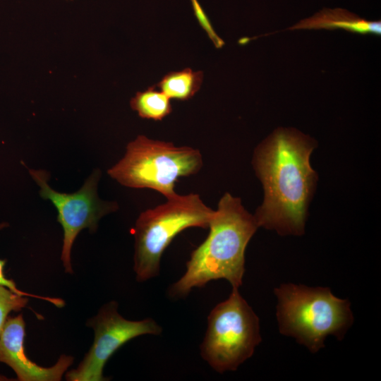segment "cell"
<instances>
[{
	"mask_svg": "<svg viewBox=\"0 0 381 381\" xmlns=\"http://www.w3.org/2000/svg\"><path fill=\"white\" fill-rule=\"evenodd\" d=\"M315 146L309 136L297 130L279 128L256 147L253 164L265 193L254 214L258 227L282 236L304 233L317 181L310 164Z\"/></svg>",
	"mask_w": 381,
	"mask_h": 381,
	"instance_id": "1",
	"label": "cell"
},
{
	"mask_svg": "<svg viewBox=\"0 0 381 381\" xmlns=\"http://www.w3.org/2000/svg\"><path fill=\"white\" fill-rule=\"evenodd\" d=\"M205 240L191 253L183 275L169 289L171 298L187 296L212 280L226 279L238 289L245 272V250L258 225L239 198L229 193L220 198L210 221Z\"/></svg>",
	"mask_w": 381,
	"mask_h": 381,
	"instance_id": "2",
	"label": "cell"
},
{
	"mask_svg": "<svg viewBox=\"0 0 381 381\" xmlns=\"http://www.w3.org/2000/svg\"><path fill=\"white\" fill-rule=\"evenodd\" d=\"M274 294L280 333L312 353L324 347L327 336L341 340L353 322L349 300L335 296L328 287L282 284Z\"/></svg>",
	"mask_w": 381,
	"mask_h": 381,
	"instance_id": "3",
	"label": "cell"
},
{
	"mask_svg": "<svg viewBox=\"0 0 381 381\" xmlns=\"http://www.w3.org/2000/svg\"><path fill=\"white\" fill-rule=\"evenodd\" d=\"M202 165L197 149L139 135L128 143L123 157L107 174L122 186L152 189L169 199L177 195L178 179L196 174Z\"/></svg>",
	"mask_w": 381,
	"mask_h": 381,
	"instance_id": "4",
	"label": "cell"
},
{
	"mask_svg": "<svg viewBox=\"0 0 381 381\" xmlns=\"http://www.w3.org/2000/svg\"><path fill=\"white\" fill-rule=\"evenodd\" d=\"M214 211L199 195L189 193L177 194L141 212L132 231L136 279L142 282L157 276L162 254L172 240L188 228H208Z\"/></svg>",
	"mask_w": 381,
	"mask_h": 381,
	"instance_id": "5",
	"label": "cell"
},
{
	"mask_svg": "<svg viewBox=\"0 0 381 381\" xmlns=\"http://www.w3.org/2000/svg\"><path fill=\"white\" fill-rule=\"evenodd\" d=\"M261 339L258 315L238 289L232 288L207 317L200 356L217 373L234 371L253 356Z\"/></svg>",
	"mask_w": 381,
	"mask_h": 381,
	"instance_id": "6",
	"label": "cell"
},
{
	"mask_svg": "<svg viewBox=\"0 0 381 381\" xmlns=\"http://www.w3.org/2000/svg\"><path fill=\"white\" fill-rule=\"evenodd\" d=\"M29 173L40 188V196L50 200L58 211L57 221L64 230L61 260L65 272L73 273L71 249L78 234L84 229L95 232L99 221L104 216L116 211L118 203L104 201L99 198V169L94 170L83 186L72 193H60L52 189L48 183L49 174L44 170L29 169Z\"/></svg>",
	"mask_w": 381,
	"mask_h": 381,
	"instance_id": "7",
	"label": "cell"
},
{
	"mask_svg": "<svg viewBox=\"0 0 381 381\" xmlns=\"http://www.w3.org/2000/svg\"><path fill=\"white\" fill-rule=\"evenodd\" d=\"M87 326L94 330V341L78 368L68 371L69 381H105L103 369L109 358L128 341L144 334L159 335L162 328L152 318L128 320L118 312V303L110 301L89 319Z\"/></svg>",
	"mask_w": 381,
	"mask_h": 381,
	"instance_id": "8",
	"label": "cell"
},
{
	"mask_svg": "<svg viewBox=\"0 0 381 381\" xmlns=\"http://www.w3.org/2000/svg\"><path fill=\"white\" fill-rule=\"evenodd\" d=\"M25 323L23 315L8 317L0 335V362L11 367L20 381H59L73 362L71 356L61 355L52 367L38 365L25 353Z\"/></svg>",
	"mask_w": 381,
	"mask_h": 381,
	"instance_id": "9",
	"label": "cell"
},
{
	"mask_svg": "<svg viewBox=\"0 0 381 381\" xmlns=\"http://www.w3.org/2000/svg\"><path fill=\"white\" fill-rule=\"evenodd\" d=\"M301 29H343L354 33L380 35L381 21L368 20L340 8H323L288 28L289 30Z\"/></svg>",
	"mask_w": 381,
	"mask_h": 381,
	"instance_id": "10",
	"label": "cell"
},
{
	"mask_svg": "<svg viewBox=\"0 0 381 381\" xmlns=\"http://www.w3.org/2000/svg\"><path fill=\"white\" fill-rule=\"evenodd\" d=\"M202 80V71L186 68L167 73L154 85L170 99L186 101L200 89Z\"/></svg>",
	"mask_w": 381,
	"mask_h": 381,
	"instance_id": "11",
	"label": "cell"
},
{
	"mask_svg": "<svg viewBox=\"0 0 381 381\" xmlns=\"http://www.w3.org/2000/svg\"><path fill=\"white\" fill-rule=\"evenodd\" d=\"M130 105L140 117L154 121H162L172 111L170 99L155 85L138 92Z\"/></svg>",
	"mask_w": 381,
	"mask_h": 381,
	"instance_id": "12",
	"label": "cell"
},
{
	"mask_svg": "<svg viewBox=\"0 0 381 381\" xmlns=\"http://www.w3.org/2000/svg\"><path fill=\"white\" fill-rule=\"evenodd\" d=\"M27 296L18 295L7 287L0 285V335L4 327L8 314L19 311L27 306Z\"/></svg>",
	"mask_w": 381,
	"mask_h": 381,
	"instance_id": "13",
	"label": "cell"
},
{
	"mask_svg": "<svg viewBox=\"0 0 381 381\" xmlns=\"http://www.w3.org/2000/svg\"><path fill=\"white\" fill-rule=\"evenodd\" d=\"M8 226V223H5V222L0 223V230H1L2 229L5 227H7ZM6 262V260L0 259V285L7 287L10 290H11L13 292L18 295L23 296L33 297L35 298L44 300V301H46L52 303L53 305H54L55 306L58 308H61L65 306V302L61 298L42 296L39 295H35V294L24 292L20 290L16 286L14 281L6 277L4 274V267H5Z\"/></svg>",
	"mask_w": 381,
	"mask_h": 381,
	"instance_id": "14",
	"label": "cell"
},
{
	"mask_svg": "<svg viewBox=\"0 0 381 381\" xmlns=\"http://www.w3.org/2000/svg\"><path fill=\"white\" fill-rule=\"evenodd\" d=\"M190 1L192 2L195 16L198 19L200 26L207 32L208 37L213 42L214 46L217 48H222V46L224 44V42L215 32L210 21L209 20V18H207L203 9L201 8L198 0Z\"/></svg>",
	"mask_w": 381,
	"mask_h": 381,
	"instance_id": "15",
	"label": "cell"
}]
</instances>
